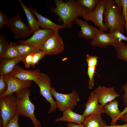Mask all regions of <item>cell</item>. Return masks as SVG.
I'll use <instances>...</instances> for the list:
<instances>
[{
  "mask_svg": "<svg viewBox=\"0 0 127 127\" xmlns=\"http://www.w3.org/2000/svg\"><path fill=\"white\" fill-rule=\"evenodd\" d=\"M56 8L50 9L59 17L65 28H71L73 22L79 16H82L89 11L81 6L77 1L69 0L65 2L62 0H54Z\"/></svg>",
  "mask_w": 127,
  "mask_h": 127,
  "instance_id": "1",
  "label": "cell"
},
{
  "mask_svg": "<svg viewBox=\"0 0 127 127\" xmlns=\"http://www.w3.org/2000/svg\"><path fill=\"white\" fill-rule=\"evenodd\" d=\"M15 93L16 100L17 113L20 115L29 118L33 123L34 127H41L40 122L35 115V106L30 99L31 90L26 88Z\"/></svg>",
  "mask_w": 127,
  "mask_h": 127,
  "instance_id": "2",
  "label": "cell"
},
{
  "mask_svg": "<svg viewBox=\"0 0 127 127\" xmlns=\"http://www.w3.org/2000/svg\"><path fill=\"white\" fill-rule=\"evenodd\" d=\"M104 24L111 33L118 29L123 34L124 33L125 21L113 0H107L105 10L103 13Z\"/></svg>",
  "mask_w": 127,
  "mask_h": 127,
  "instance_id": "3",
  "label": "cell"
},
{
  "mask_svg": "<svg viewBox=\"0 0 127 127\" xmlns=\"http://www.w3.org/2000/svg\"><path fill=\"white\" fill-rule=\"evenodd\" d=\"M0 98V126H4L17 113L16 98L13 93Z\"/></svg>",
  "mask_w": 127,
  "mask_h": 127,
  "instance_id": "4",
  "label": "cell"
},
{
  "mask_svg": "<svg viewBox=\"0 0 127 127\" xmlns=\"http://www.w3.org/2000/svg\"><path fill=\"white\" fill-rule=\"evenodd\" d=\"M51 93L56 100L57 107L60 111L63 112L67 110H72L80 100L79 95L75 89L68 94L57 92L53 87H51Z\"/></svg>",
  "mask_w": 127,
  "mask_h": 127,
  "instance_id": "5",
  "label": "cell"
},
{
  "mask_svg": "<svg viewBox=\"0 0 127 127\" xmlns=\"http://www.w3.org/2000/svg\"><path fill=\"white\" fill-rule=\"evenodd\" d=\"M39 87L40 95L43 96L46 101L50 105L48 113L52 112L57 108L56 102L53 99L51 93V80L48 76L45 73H41L40 76L34 81Z\"/></svg>",
  "mask_w": 127,
  "mask_h": 127,
  "instance_id": "6",
  "label": "cell"
},
{
  "mask_svg": "<svg viewBox=\"0 0 127 127\" xmlns=\"http://www.w3.org/2000/svg\"><path fill=\"white\" fill-rule=\"evenodd\" d=\"M106 1L107 0H99L95 9L85 13L82 16L86 21H92L95 26L103 31L108 29L105 26L103 22V16Z\"/></svg>",
  "mask_w": 127,
  "mask_h": 127,
  "instance_id": "7",
  "label": "cell"
},
{
  "mask_svg": "<svg viewBox=\"0 0 127 127\" xmlns=\"http://www.w3.org/2000/svg\"><path fill=\"white\" fill-rule=\"evenodd\" d=\"M7 25L14 33V38L15 39L27 37L32 32L28 26L22 21L18 12L12 17L9 19Z\"/></svg>",
  "mask_w": 127,
  "mask_h": 127,
  "instance_id": "8",
  "label": "cell"
},
{
  "mask_svg": "<svg viewBox=\"0 0 127 127\" xmlns=\"http://www.w3.org/2000/svg\"><path fill=\"white\" fill-rule=\"evenodd\" d=\"M64 50V45L62 39L58 32H55L45 42L41 50L46 55H58Z\"/></svg>",
  "mask_w": 127,
  "mask_h": 127,
  "instance_id": "9",
  "label": "cell"
},
{
  "mask_svg": "<svg viewBox=\"0 0 127 127\" xmlns=\"http://www.w3.org/2000/svg\"><path fill=\"white\" fill-rule=\"evenodd\" d=\"M54 32V31L51 29H40L34 32L30 38L25 40H20L19 43L34 46L40 48L41 50L44 43Z\"/></svg>",
  "mask_w": 127,
  "mask_h": 127,
  "instance_id": "10",
  "label": "cell"
},
{
  "mask_svg": "<svg viewBox=\"0 0 127 127\" xmlns=\"http://www.w3.org/2000/svg\"><path fill=\"white\" fill-rule=\"evenodd\" d=\"M7 82L8 89L6 92L0 95V98L10 95L22 89L28 88L31 85L32 81H24L19 79L10 75L3 76Z\"/></svg>",
  "mask_w": 127,
  "mask_h": 127,
  "instance_id": "11",
  "label": "cell"
},
{
  "mask_svg": "<svg viewBox=\"0 0 127 127\" xmlns=\"http://www.w3.org/2000/svg\"><path fill=\"white\" fill-rule=\"evenodd\" d=\"M93 91L96 96L99 103L102 107L120 96L113 87H107L99 85Z\"/></svg>",
  "mask_w": 127,
  "mask_h": 127,
  "instance_id": "12",
  "label": "cell"
},
{
  "mask_svg": "<svg viewBox=\"0 0 127 127\" xmlns=\"http://www.w3.org/2000/svg\"><path fill=\"white\" fill-rule=\"evenodd\" d=\"M90 44L91 46L100 48H106L110 45L112 46L124 44L115 39L110 33H105L100 30L96 36L91 39Z\"/></svg>",
  "mask_w": 127,
  "mask_h": 127,
  "instance_id": "13",
  "label": "cell"
},
{
  "mask_svg": "<svg viewBox=\"0 0 127 127\" xmlns=\"http://www.w3.org/2000/svg\"><path fill=\"white\" fill-rule=\"evenodd\" d=\"M99 103L95 94L93 91L91 92L85 105V109L82 115L86 117L93 114L104 113L103 107Z\"/></svg>",
  "mask_w": 127,
  "mask_h": 127,
  "instance_id": "14",
  "label": "cell"
},
{
  "mask_svg": "<svg viewBox=\"0 0 127 127\" xmlns=\"http://www.w3.org/2000/svg\"><path fill=\"white\" fill-rule=\"evenodd\" d=\"M40 70H27L19 66H16L9 75L24 81H34L40 76Z\"/></svg>",
  "mask_w": 127,
  "mask_h": 127,
  "instance_id": "15",
  "label": "cell"
},
{
  "mask_svg": "<svg viewBox=\"0 0 127 127\" xmlns=\"http://www.w3.org/2000/svg\"><path fill=\"white\" fill-rule=\"evenodd\" d=\"M87 21H83L77 18L74 23L79 25L81 28L78 36L86 40L92 39L97 35L100 29L93 26L89 25Z\"/></svg>",
  "mask_w": 127,
  "mask_h": 127,
  "instance_id": "16",
  "label": "cell"
},
{
  "mask_svg": "<svg viewBox=\"0 0 127 127\" xmlns=\"http://www.w3.org/2000/svg\"><path fill=\"white\" fill-rule=\"evenodd\" d=\"M104 113L111 118V125L115 124L117 122L120 120V115L121 111L119 110L118 102L114 100L105 104L103 106Z\"/></svg>",
  "mask_w": 127,
  "mask_h": 127,
  "instance_id": "17",
  "label": "cell"
},
{
  "mask_svg": "<svg viewBox=\"0 0 127 127\" xmlns=\"http://www.w3.org/2000/svg\"><path fill=\"white\" fill-rule=\"evenodd\" d=\"M31 10L38 19L40 27L44 29H50L55 32H58L60 29L65 28L62 25H58L39 13L33 8H30Z\"/></svg>",
  "mask_w": 127,
  "mask_h": 127,
  "instance_id": "18",
  "label": "cell"
},
{
  "mask_svg": "<svg viewBox=\"0 0 127 127\" xmlns=\"http://www.w3.org/2000/svg\"><path fill=\"white\" fill-rule=\"evenodd\" d=\"M24 58L21 57L17 58L6 59L0 58V74L3 76L9 75L17 64Z\"/></svg>",
  "mask_w": 127,
  "mask_h": 127,
  "instance_id": "19",
  "label": "cell"
},
{
  "mask_svg": "<svg viewBox=\"0 0 127 127\" xmlns=\"http://www.w3.org/2000/svg\"><path fill=\"white\" fill-rule=\"evenodd\" d=\"M85 118L82 115L77 113L72 110L67 109L64 111L62 116L56 119L55 122H68L69 123L82 124Z\"/></svg>",
  "mask_w": 127,
  "mask_h": 127,
  "instance_id": "20",
  "label": "cell"
},
{
  "mask_svg": "<svg viewBox=\"0 0 127 127\" xmlns=\"http://www.w3.org/2000/svg\"><path fill=\"white\" fill-rule=\"evenodd\" d=\"M101 114H95L85 117L83 123L84 127H105L107 125Z\"/></svg>",
  "mask_w": 127,
  "mask_h": 127,
  "instance_id": "21",
  "label": "cell"
},
{
  "mask_svg": "<svg viewBox=\"0 0 127 127\" xmlns=\"http://www.w3.org/2000/svg\"><path fill=\"white\" fill-rule=\"evenodd\" d=\"M18 1L26 16L28 22V26L32 32L34 33L40 29L39 22L36 19L30 8L25 5L21 0H19Z\"/></svg>",
  "mask_w": 127,
  "mask_h": 127,
  "instance_id": "22",
  "label": "cell"
},
{
  "mask_svg": "<svg viewBox=\"0 0 127 127\" xmlns=\"http://www.w3.org/2000/svg\"><path fill=\"white\" fill-rule=\"evenodd\" d=\"M16 48L20 57H23L24 60L28 55L34 53L41 50L38 47L26 44H17Z\"/></svg>",
  "mask_w": 127,
  "mask_h": 127,
  "instance_id": "23",
  "label": "cell"
},
{
  "mask_svg": "<svg viewBox=\"0 0 127 127\" xmlns=\"http://www.w3.org/2000/svg\"><path fill=\"white\" fill-rule=\"evenodd\" d=\"M17 44L15 42H11L9 44L4 54L1 58L9 59L20 57L19 52L16 48Z\"/></svg>",
  "mask_w": 127,
  "mask_h": 127,
  "instance_id": "24",
  "label": "cell"
},
{
  "mask_svg": "<svg viewBox=\"0 0 127 127\" xmlns=\"http://www.w3.org/2000/svg\"><path fill=\"white\" fill-rule=\"evenodd\" d=\"M112 46L116 52L117 57L127 63V44H115Z\"/></svg>",
  "mask_w": 127,
  "mask_h": 127,
  "instance_id": "25",
  "label": "cell"
},
{
  "mask_svg": "<svg viewBox=\"0 0 127 127\" xmlns=\"http://www.w3.org/2000/svg\"><path fill=\"white\" fill-rule=\"evenodd\" d=\"M99 0H78L77 1L81 6L87 9L89 11L95 8Z\"/></svg>",
  "mask_w": 127,
  "mask_h": 127,
  "instance_id": "26",
  "label": "cell"
},
{
  "mask_svg": "<svg viewBox=\"0 0 127 127\" xmlns=\"http://www.w3.org/2000/svg\"><path fill=\"white\" fill-rule=\"evenodd\" d=\"M96 66H88L87 74L89 77L88 88L92 89L95 85L94 76L95 73Z\"/></svg>",
  "mask_w": 127,
  "mask_h": 127,
  "instance_id": "27",
  "label": "cell"
},
{
  "mask_svg": "<svg viewBox=\"0 0 127 127\" xmlns=\"http://www.w3.org/2000/svg\"><path fill=\"white\" fill-rule=\"evenodd\" d=\"M9 44L4 35L0 34V57L2 58Z\"/></svg>",
  "mask_w": 127,
  "mask_h": 127,
  "instance_id": "28",
  "label": "cell"
},
{
  "mask_svg": "<svg viewBox=\"0 0 127 127\" xmlns=\"http://www.w3.org/2000/svg\"><path fill=\"white\" fill-rule=\"evenodd\" d=\"M45 55L44 52L41 50L34 53L31 66L33 67H35Z\"/></svg>",
  "mask_w": 127,
  "mask_h": 127,
  "instance_id": "29",
  "label": "cell"
},
{
  "mask_svg": "<svg viewBox=\"0 0 127 127\" xmlns=\"http://www.w3.org/2000/svg\"><path fill=\"white\" fill-rule=\"evenodd\" d=\"M98 58L96 56H93L87 54L86 60L88 66H96L97 65Z\"/></svg>",
  "mask_w": 127,
  "mask_h": 127,
  "instance_id": "30",
  "label": "cell"
},
{
  "mask_svg": "<svg viewBox=\"0 0 127 127\" xmlns=\"http://www.w3.org/2000/svg\"><path fill=\"white\" fill-rule=\"evenodd\" d=\"M122 4V14L125 21V28L127 33V0H121Z\"/></svg>",
  "mask_w": 127,
  "mask_h": 127,
  "instance_id": "31",
  "label": "cell"
},
{
  "mask_svg": "<svg viewBox=\"0 0 127 127\" xmlns=\"http://www.w3.org/2000/svg\"><path fill=\"white\" fill-rule=\"evenodd\" d=\"M20 116L17 113L15 116L11 119L8 124L4 126H0V127H20L18 123V119Z\"/></svg>",
  "mask_w": 127,
  "mask_h": 127,
  "instance_id": "32",
  "label": "cell"
},
{
  "mask_svg": "<svg viewBox=\"0 0 127 127\" xmlns=\"http://www.w3.org/2000/svg\"><path fill=\"white\" fill-rule=\"evenodd\" d=\"M7 83L4 79L3 76H0V95L4 93L8 89Z\"/></svg>",
  "mask_w": 127,
  "mask_h": 127,
  "instance_id": "33",
  "label": "cell"
},
{
  "mask_svg": "<svg viewBox=\"0 0 127 127\" xmlns=\"http://www.w3.org/2000/svg\"><path fill=\"white\" fill-rule=\"evenodd\" d=\"M110 34L114 38L120 41L121 40L127 41V37L124 36L118 29L116 30Z\"/></svg>",
  "mask_w": 127,
  "mask_h": 127,
  "instance_id": "34",
  "label": "cell"
},
{
  "mask_svg": "<svg viewBox=\"0 0 127 127\" xmlns=\"http://www.w3.org/2000/svg\"><path fill=\"white\" fill-rule=\"evenodd\" d=\"M9 18L0 11V29H1L4 26L8 24Z\"/></svg>",
  "mask_w": 127,
  "mask_h": 127,
  "instance_id": "35",
  "label": "cell"
},
{
  "mask_svg": "<svg viewBox=\"0 0 127 127\" xmlns=\"http://www.w3.org/2000/svg\"><path fill=\"white\" fill-rule=\"evenodd\" d=\"M121 88L122 90L124 92L122 96L123 104L127 107V81L125 84L122 86Z\"/></svg>",
  "mask_w": 127,
  "mask_h": 127,
  "instance_id": "36",
  "label": "cell"
},
{
  "mask_svg": "<svg viewBox=\"0 0 127 127\" xmlns=\"http://www.w3.org/2000/svg\"><path fill=\"white\" fill-rule=\"evenodd\" d=\"M33 54V53H32L28 55L22 61L26 68H29L31 65Z\"/></svg>",
  "mask_w": 127,
  "mask_h": 127,
  "instance_id": "37",
  "label": "cell"
},
{
  "mask_svg": "<svg viewBox=\"0 0 127 127\" xmlns=\"http://www.w3.org/2000/svg\"><path fill=\"white\" fill-rule=\"evenodd\" d=\"M115 4L117 7L120 12L122 14V4L121 0H114Z\"/></svg>",
  "mask_w": 127,
  "mask_h": 127,
  "instance_id": "38",
  "label": "cell"
},
{
  "mask_svg": "<svg viewBox=\"0 0 127 127\" xmlns=\"http://www.w3.org/2000/svg\"><path fill=\"white\" fill-rule=\"evenodd\" d=\"M67 127H84L83 123L77 124L69 123L67 124Z\"/></svg>",
  "mask_w": 127,
  "mask_h": 127,
  "instance_id": "39",
  "label": "cell"
},
{
  "mask_svg": "<svg viewBox=\"0 0 127 127\" xmlns=\"http://www.w3.org/2000/svg\"><path fill=\"white\" fill-rule=\"evenodd\" d=\"M120 119L122 122L127 123V111L120 117Z\"/></svg>",
  "mask_w": 127,
  "mask_h": 127,
  "instance_id": "40",
  "label": "cell"
},
{
  "mask_svg": "<svg viewBox=\"0 0 127 127\" xmlns=\"http://www.w3.org/2000/svg\"><path fill=\"white\" fill-rule=\"evenodd\" d=\"M105 127H127V123L126 124L121 125H116L115 124L111 125H107Z\"/></svg>",
  "mask_w": 127,
  "mask_h": 127,
  "instance_id": "41",
  "label": "cell"
},
{
  "mask_svg": "<svg viewBox=\"0 0 127 127\" xmlns=\"http://www.w3.org/2000/svg\"><path fill=\"white\" fill-rule=\"evenodd\" d=\"M127 111V106L123 110V111H121L120 115V117L122 115H123Z\"/></svg>",
  "mask_w": 127,
  "mask_h": 127,
  "instance_id": "42",
  "label": "cell"
},
{
  "mask_svg": "<svg viewBox=\"0 0 127 127\" xmlns=\"http://www.w3.org/2000/svg\"></svg>",
  "mask_w": 127,
  "mask_h": 127,
  "instance_id": "43",
  "label": "cell"
}]
</instances>
